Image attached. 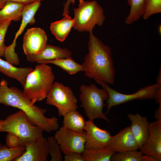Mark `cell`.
I'll use <instances>...</instances> for the list:
<instances>
[{
    "instance_id": "obj_23",
    "label": "cell",
    "mask_w": 161,
    "mask_h": 161,
    "mask_svg": "<svg viewBox=\"0 0 161 161\" xmlns=\"http://www.w3.org/2000/svg\"><path fill=\"white\" fill-rule=\"evenodd\" d=\"M47 64L57 66L70 75L84 71L82 64L77 63L72 58L58 59L47 61L45 64Z\"/></svg>"
},
{
    "instance_id": "obj_24",
    "label": "cell",
    "mask_w": 161,
    "mask_h": 161,
    "mask_svg": "<svg viewBox=\"0 0 161 161\" xmlns=\"http://www.w3.org/2000/svg\"><path fill=\"white\" fill-rule=\"evenodd\" d=\"M145 0H127L130 9L129 13L125 20L126 24H132L138 21L142 16Z\"/></svg>"
},
{
    "instance_id": "obj_36",
    "label": "cell",
    "mask_w": 161,
    "mask_h": 161,
    "mask_svg": "<svg viewBox=\"0 0 161 161\" xmlns=\"http://www.w3.org/2000/svg\"><path fill=\"white\" fill-rule=\"evenodd\" d=\"M75 3V0H67L66 2L63 4L64 8L66 9H68L70 4H74Z\"/></svg>"
},
{
    "instance_id": "obj_13",
    "label": "cell",
    "mask_w": 161,
    "mask_h": 161,
    "mask_svg": "<svg viewBox=\"0 0 161 161\" xmlns=\"http://www.w3.org/2000/svg\"><path fill=\"white\" fill-rule=\"evenodd\" d=\"M25 151L13 161H47L48 153L47 139L43 137L23 144Z\"/></svg>"
},
{
    "instance_id": "obj_35",
    "label": "cell",
    "mask_w": 161,
    "mask_h": 161,
    "mask_svg": "<svg viewBox=\"0 0 161 161\" xmlns=\"http://www.w3.org/2000/svg\"><path fill=\"white\" fill-rule=\"evenodd\" d=\"M154 99H155L157 103L159 105H161V88L158 90Z\"/></svg>"
},
{
    "instance_id": "obj_11",
    "label": "cell",
    "mask_w": 161,
    "mask_h": 161,
    "mask_svg": "<svg viewBox=\"0 0 161 161\" xmlns=\"http://www.w3.org/2000/svg\"><path fill=\"white\" fill-rule=\"evenodd\" d=\"M47 36L44 30L39 27L27 30L23 39L22 48L26 55L37 54L47 44Z\"/></svg>"
},
{
    "instance_id": "obj_7",
    "label": "cell",
    "mask_w": 161,
    "mask_h": 161,
    "mask_svg": "<svg viewBox=\"0 0 161 161\" xmlns=\"http://www.w3.org/2000/svg\"><path fill=\"white\" fill-rule=\"evenodd\" d=\"M103 88L106 89L109 94L106 101L107 114L113 106L123 104L135 100H144L154 99L158 90L161 88V82L157 83L151 85L146 86L140 88L136 92L131 94L120 93L110 87L108 84L99 80H95Z\"/></svg>"
},
{
    "instance_id": "obj_16",
    "label": "cell",
    "mask_w": 161,
    "mask_h": 161,
    "mask_svg": "<svg viewBox=\"0 0 161 161\" xmlns=\"http://www.w3.org/2000/svg\"><path fill=\"white\" fill-rule=\"evenodd\" d=\"M128 117L131 122L129 126L131 132L140 149L148 138L149 123L146 117H143L138 113L129 114Z\"/></svg>"
},
{
    "instance_id": "obj_5",
    "label": "cell",
    "mask_w": 161,
    "mask_h": 161,
    "mask_svg": "<svg viewBox=\"0 0 161 161\" xmlns=\"http://www.w3.org/2000/svg\"><path fill=\"white\" fill-rule=\"evenodd\" d=\"M80 106L83 108L89 120L93 121L97 118L103 119L110 123L109 119L103 112L104 101L109 97L107 90L103 88L100 89L92 84L89 85H82L80 88Z\"/></svg>"
},
{
    "instance_id": "obj_9",
    "label": "cell",
    "mask_w": 161,
    "mask_h": 161,
    "mask_svg": "<svg viewBox=\"0 0 161 161\" xmlns=\"http://www.w3.org/2000/svg\"><path fill=\"white\" fill-rule=\"evenodd\" d=\"M54 136L64 155L73 152L81 154L85 149V131L78 132L63 126L56 131Z\"/></svg>"
},
{
    "instance_id": "obj_27",
    "label": "cell",
    "mask_w": 161,
    "mask_h": 161,
    "mask_svg": "<svg viewBox=\"0 0 161 161\" xmlns=\"http://www.w3.org/2000/svg\"><path fill=\"white\" fill-rule=\"evenodd\" d=\"M47 141L48 152L51 156L50 161H63L62 153L55 136L48 137L47 139Z\"/></svg>"
},
{
    "instance_id": "obj_4",
    "label": "cell",
    "mask_w": 161,
    "mask_h": 161,
    "mask_svg": "<svg viewBox=\"0 0 161 161\" xmlns=\"http://www.w3.org/2000/svg\"><path fill=\"white\" fill-rule=\"evenodd\" d=\"M74 29L79 32H92L95 26L103 25L105 19L103 8L95 0H79L74 9Z\"/></svg>"
},
{
    "instance_id": "obj_34",
    "label": "cell",
    "mask_w": 161,
    "mask_h": 161,
    "mask_svg": "<svg viewBox=\"0 0 161 161\" xmlns=\"http://www.w3.org/2000/svg\"><path fill=\"white\" fill-rule=\"evenodd\" d=\"M154 117L157 120L161 121V105L155 112Z\"/></svg>"
},
{
    "instance_id": "obj_25",
    "label": "cell",
    "mask_w": 161,
    "mask_h": 161,
    "mask_svg": "<svg viewBox=\"0 0 161 161\" xmlns=\"http://www.w3.org/2000/svg\"><path fill=\"white\" fill-rule=\"evenodd\" d=\"M23 145L15 148H10L0 143V161H12L21 156L24 152Z\"/></svg>"
},
{
    "instance_id": "obj_14",
    "label": "cell",
    "mask_w": 161,
    "mask_h": 161,
    "mask_svg": "<svg viewBox=\"0 0 161 161\" xmlns=\"http://www.w3.org/2000/svg\"><path fill=\"white\" fill-rule=\"evenodd\" d=\"M72 56V52L67 48L47 44L38 53L26 55V57L30 62L40 64L58 59L71 58Z\"/></svg>"
},
{
    "instance_id": "obj_30",
    "label": "cell",
    "mask_w": 161,
    "mask_h": 161,
    "mask_svg": "<svg viewBox=\"0 0 161 161\" xmlns=\"http://www.w3.org/2000/svg\"><path fill=\"white\" fill-rule=\"evenodd\" d=\"M6 145L9 148H13L22 145L20 138L16 135L7 132L6 136Z\"/></svg>"
},
{
    "instance_id": "obj_37",
    "label": "cell",
    "mask_w": 161,
    "mask_h": 161,
    "mask_svg": "<svg viewBox=\"0 0 161 161\" xmlns=\"http://www.w3.org/2000/svg\"><path fill=\"white\" fill-rule=\"evenodd\" d=\"M160 73H159V75L157 76V82H161V70L160 71Z\"/></svg>"
},
{
    "instance_id": "obj_39",
    "label": "cell",
    "mask_w": 161,
    "mask_h": 161,
    "mask_svg": "<svg viewBox=\"0 0 161 161\" xmlns=\"http://www.w3.org/2000/svg\"><path fill=\"white\" fill-rule=\"evenodd\" d=\"M4 120H0V129L4 122Z\"/></svg>"
},
{
    "instance_id": "obj_29",
    "label": "cell",
    "mask_w": 161,
    "mask_h": 161,
    "mask_svg": "<svg viewBox=\"0 0 161 161\" xmlns=\"http://www.w3.org/2000/svg\"><path fill=\"white\" fill-rule=\"evenodd\" d=\"M11 21H0V57L4 56L7 47L4 43V38Z\"/></svg>"
},
{
    "instance_id": "obj_6",
    "label": "cell",
    "mask_w": 161,
    "mask_h": 161,
    "mask_svg": "<svg viewBox=\"0 0 161 161\" xmlns=\"http://www.w3.org/2000/svg\"><path fill=\"white\" fill-rule=\"evenodd\" d=\"M43 131L40 127L32 124L21 110L7 117L0 129V132L11 133L17 135L22 145L43 137Z\"/></svg>"
},
{
    "instance_id": "obj_19",
    "label": "cell",
    "mask_w": 161,
    "mask_h": 161,
    "mask_svg": "<svg viewBox=\"0 0 161 161\" xmlns=\"http://www.w3.org/2000/svg\"><path fill=\"white\" fill-rule=\"evenodd\" d=\"M64 16L59 21L52 23L50 28L52 34L56 39L59 41H64L74 26V21L69 15Z\"/></svg>"
},
{
    "instance_id": "obj_31",
    "label": "cell",
    "mask_w": 161,
    "mask_h": 161,
    "mask_svg": "<svg viewBox=\"0 0 161 161\" xmlns=\"http://www.w3.org/2000/svg\"><path fill=\"white\" fill-rule=\"evenodd\" d=\"M64 160V161H86L81 153L75 152L65 155Z\"/></svg>"
},
{
    "instance_id": "obj_15",
    "label": "cell",
    "mask_w": 161,
    "mask_h": 161,
    "mask_svg": "<svg viewBox=\"0 0 161 161\" xmlns=\"http://www.w3.org/2000/svg\"><path fill=\"white\" fill-rule=\"evenodd\" d=\"M108 146L115 152L139 149L137 141L129 126L121 130L110 138Z\"/></svg>"
},
{
    "instance_id": "obj_3",
    "label": "cell",
    "mask_w": 161,
    "mask_h": 161,
    "mask_svg": "<svg viewBox=\"0 0 161 161\" xmlns=\"http://www.w3.org/2000/svg\"><path fill=\"white\" fill-rule=\"evenodd\" d=\"M55 79L50 66L39 64L27 76L23 92L34 104L46 99Z\"/></svg>"
},
{
    "instance_id": "obj_18",
    "label": "cell",
    "mask_w": 161,
    "mask_h": 161,
    "mask_svg": "<svg viewBox=\"0 0 161 161\" xmlns=\"http://www.w3.org/2000/svg\"><path fill=\"white\" fill-rule=\"evenodd\" d=\"M41 4L40 1H36L24 6L21 22L20 27L15 34L10 45L15 48L18 38L21 34L28 24H34L35 22V15Z\"/></svg>"
},
{
    "instance_id": "obj_26",
    "label": "cell",
    "mask_w": 161,
    "mask_h": 161,
    "mask_svg": "<svg viewBox=\"0 0 161 161\" xmlns=\"http://www.w3.org/2000/svg\"><path fill=\"white\" fill-rule=\"evenodd\" d=\"M143 155L137 150L116 152L112 155L110 161H141Z\"/></svg>"
},
{
    "instance_id": "obj_33",
    "label": "cell",
    "mask_w": 161,
    "mask_h": 161,
    "mask_svg": "<svg viewBox=\"0 0 161 161\" xmlns=\"http://www.w3.org/2000/svg\"><path fill=\"white\" fill-rule=\"evenodd\" d=\"M141 161H158V160L155 158L151 156L143 154Z\"/></svg>"
},
{
    "instance_id": "obj_1",
    "label": "cell",
    "mask_w": 161,
    "mask_h": 161,
    "mask_svg": "<svg viewBox=\"0 0 161 161\" xmlns=\"http://www.w3.org/2000/svg\"><path fill=\"white\" fill-rule=\"evenodd\" d=\"M0 103L22 111L32 124L40 127L44 131L49 133L59 128L57 118L46 117V109L34 105L21 90L9 87L7 82L3 79L0 83Z\"/></svg>"
},
{
    "instance_id": "obj_40",
    "label": "cell",
    "mask_w": 161,
    "mask_h": 161,
    "mask_svg": "<svg viewBox=\"0 0 161 161\" xmlns=\"http://www.w3.org/2000/svg\"><path fill=\"white\" fill-rule=\"evenodd\" d=\"M158 32H159V34H160H160H161V25H160L159 26V27H158Z\"/></svg>"
},
{
    "instance_id": "obj_32",
    "label": "cell",
    "mask_w": 161,
    "mask_h": 161,
    "mask_svg": "<svg viewBox=\"0 0 161 161\" xmlns=\"http://www.w3.org/2000/svg\"><path fill=\"white\" fill-rule=\"evenodd\" d=\"M2 1L6 2L8 1H11L16 2L24 5H27L36 1H42L44 0H1Z\"/></svg>"
},
{
    "instance_id": "obj_12",
    "label": "cell",
    "mask_w": 161,
    "mask_h": 161,
    "mask_svg": "<svg viewBox=\"0 0 161 161\" xmlns=\"http://www.w3.org/2000/svg\"><path fill=\"white\" fill-rule=\"evenodd\" d=\"M143 154L151 156L161 161V121L156 120L149 125L147 140L139 149Z\"/></svg>"
},
{
    "instance_id": "obj_22",
    "label": "cell",
    "mask_w": 161,
    "mask_h": 161,
    "mask_svg": "<svg viewBox=\"0 0 161 161\" xmlns=\"http://www.w3.org/2000/svg\"><path fill=\"white\" fill-rule=\"evenodd\" d=\"M115 152L108 146L98 149H85L81 154L86 161H110Z\"/></svg>"
},
{
    "instance_id": "obj_20",
    "label": "cell",
    "mask_w": 161,
    "mask_h": 161,
    "mask_svg": "<svg viewBox=\"0 0 161 161\" xmlns=\"http://www.w3.org/2000/svg\"><path fill=\"white\" fill-rule=\"evenodd\" d=\"M24 6L14 1H6L0 10V21H20L22 19Z\"/></svg>"
},
{
    "instance_id": "obj_10",
    "label": "cell",
    "mask_w": 161,
    "mask_h": 161,
    "mask_svg": "<svg viewBox=\"0 0 161 161\" xmlns=\"http://www.w3.org/2000/svg\"><path fill=\"white\" fill-rule=\"evenodd\" d=\"M86 132L85 149H98L108 146L111 137L109 131L97 126L93 121H86L84 127Z\"/></svg>"
},
{
    "instance_id": "obj_38",
    "label": "cell",
    "mask_w": 161,
    "mask_h": 161,
    "mask_svg": "<svg viewBox=\"0 0 161 161\" xmlns=\"http://www.w3.org/2000/svg\"><path fill=\"white\" fill-rule=\"evenodd\" d=\"M5 3V2H4L1 0H0V10L3 7Z\"/></svg>"
},
{
    "instance_id": "obj_8",
    "label": "cell",
    "mask_w": 161,
    "mask_h": 161,
    "mask_svg": "<svg viewBox=\"0 0 161 161\" xmlns=\"http://www.w3.org/2000/svg\"><path fill=\"white\" fill-rule=\"evenodd\" d=\"M46 99L47 104L57 108L60 117L77 110L78 107L77 99L71 89L58 82L53 83Z\"/></svg>"
},
{
    "instance_id": "obj_2",
    "label": "cell",
    "mask_w": 161,
    "mask_h": 161,
    "mask_svg": "<svg viewBox=\"0 0 161 161\" xmlns=\"http://www.w3.org/2000/svg\"><path fill=\"white\" fill-rule=\"evenodd\" d=\"M88 53L82 65L86 76L111 84L114 83L115 71L110 47L89 32Z\"/></svg>"
},
{
    "instance_id": "obj_17",
    "label": "cell",
    "mask_w": 161,
    "mask_h": 161,
    "mask_svg": "<svg viewBox=\"0 0 161 161\" xmlns=\"http://www.w3.org/2000/svg\"><path fill=\"white\" fill-rule=\"evenodd\" d=\"M33 69L31 67L18 68L0 57V72L4 75L18 81L24 87L28 74Z\"/></svg>"
},
{
    "instance_id": "obj_21",
    "label": "cell",
    "mask_w": 161,
    "mask_h": 161,
    "mask_svg": "<svg viewBox=\"0 0 161 161\" xmlns=\"http://www.w3.org/2000/svg\"><path fill=\"white\" fill-rule=\"evenodd\" d=\"M86 121L77 110L70 112L64 117L63 126L73 131L81 133L84 131Z\"/></svg>"
},
{
    "instance_id": "obj_28",
    "label": "cell",
    "mask_w": 161,
    "mask_h": 161,
    "mask_svg": "<svg viewBox=\"0 0 161 161\" xmlns=\"http://www.w3.org/2000/svg\"><path fill=\"white\" fill-rule=\"evenodd\" d=\"M161 13V0H145L142 16L146 20L152 15Z\"/></svg>"
}]
</instances>
